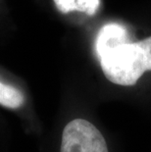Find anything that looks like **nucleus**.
Listing matches in <instances>:
<instances>
[{
	"mask_svg": "<svg viewBox=\"0 0 151 152\" xmlns=\"http://www.w3.org/2000/svg\"><path fill=\"white\" fill-rule=\"evenodd\" d=\"M61 152H109L100 131L83 119L66 125L62 134Z\"/></svg>",
	"mask_w": 151,
	"mask_h": 152,
	"instance_id": "obj_2",
	"label": "nucleus"
},
{
	"mask_svg": "<svg viewBox=\"0 0 151 152\" xmlns=\"http://www.w3.org/2000/svg\"><path fill=\"white\" fill-rule=\"evenodd\" d=\"M101 69L115 85H136L146 71H151V37L137 42L124 43L103 55Z\"/></svg>",
	"mask_w": 151,
	"mask_h": 152,
	"instance_id": "obj_1",
	"label": "nucleus"
},
{
	"mask_svg": "<svg viewBox=\"0 0 151 152\" xmlns=\"http://www.w3.org/2000/svg\"><path fill=\"white\" fill-rule=\"evenodd\" d=\"M25 102V96L20 90L0 80V105L6 108H20Z\"/></svg>",
	"mask_w": 151,
	"mask_h": 152,
	"instance_id": "obj_5",
	"label": "nucleus"
},
{
	"mask_svg": "<svg viewBox=\"0 0 151 152\" xmlns=\"http://www.w3.org/2000/svg\"><path fill=\"white\" fill-rule=\"evenodd\" d=\"M56 8L63 13L78 11L89 16L94 15L98 10L100 0H53Z\"/></svg>",
	"mask_w": 151,
	"mask_h": 152,
	"instance_id": "obj_4",
	"label": "nucleus"
},
{
	"mask_svg": "<svg viewBox=\"0 0 151 152\" xmlns=\"http://www.w3.org/2000/svg\"><path fill=\"white\" fill-rule=\"evenodd\" d=\"M128 30L120 24H108L103 26L98 31L97 37L95 40V50L98 58H100L108 53L109 51L116 48L117 46L124 43H128Z\"/></svg>",
	"mask_w": 151,
	"mask_h": 152,
	"instance_id": "obj_3",
	"label": "nucleus"
}]
</instances>
